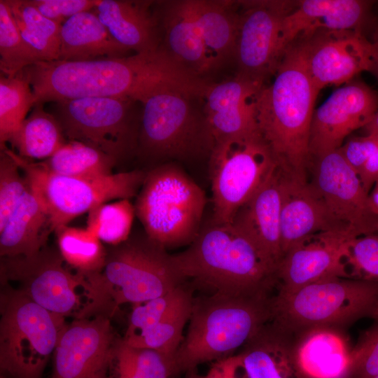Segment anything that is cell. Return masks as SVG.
Listing matches in <instances>:
<instances>
[{
  "label": "cell",
  "instance_id": "obj_1",
  "mask_svg": "<svg viewBox=\"0 0 378 378\" xmlns=\"http://www.w3.org/2000/svg\"><path fill=\"white\" fill-rule=\"evenodd\" d=\"M36 104L83 97H121L143 104L163 91L198 97L203 78L161 48L148 53L87 61L40 62L26 69Z\"/></svg>",
  "mask_w": 378,
  "mask_h": 378
},
{
  "label": "cell",
  "instance_id": "obj_2",
  "mask_svg": "<svg viewBox=\"0 0 378 378\" xmlns=\"http://www.w3.org/2000/svg\"><path fill=\"white\" fill-rule=\"evenodd\" d=\"M306 38L285 50L274 74L254 99L258 131L283 172L307 179L311 160L309 139L319 90L306 63Z\"/></svg>",
  "mask_w": 378,
  "mask_h": 378
},
{
  "label": "cell",
  "instance_id": "obj_3",
  "mask_svg": "<svg viewBox=\"0 0 378 378\" xmlns=\"http://www.w3.org/2000/svg\"><path fill=\"white\" fill-rule=\"evenodd\" d=\"M184 279L224 294L272 291L276 269L232 223L209 225L183 251L172 255Z\"/></svg>",
  "mask_w": 378,
  "mask_h": 378
},
{
  "label": "cell",
  "instance_id": "obj_4",
  "mask_svg": "<svg viewBox=\"0 0 378 378\" xmlns=\"http://www.w3.org/2000/svg\"><path fill=\"white\" fill-rule=\"evenodd\" d=\"M270 291L213 293L193 300L189 326L173 359L174 374L230 356L272 318Z\"/></svg>",
  "mask_w": 378,
  "mask_h": 378
},
{
  "label": "cell",
  "instance_id": "obj_5",
  "mask_svg": "<svg viewBox=\"0 0 378 378\" xmlns=\"http://www.w3.org/2000/svg\"><path fill=\"white\" fill-rule=\"evenodd\" d=\"M92 302L88 317L110 318L122 304H141L176 288L185 281L166 248L143 234L130 235L107 250L99 272L84 273Z\"/></svg>",
  "mask_w": 378,
  "mask_h": 378
},
{
  "label": "cell",
  "instance_id": "obj_6",
  "mask_svg": "<svg viewBox=\"0 0 378 378\" xmlns=\"http://www.w3.org/2000/svg\"><path fill=\"white\" fill-rule=\"evenodd\" d=\"M366 318H378V283L336 277L276 294L270 321L298 337L319 329L340 331Z\"/></svg>",
  "mask_w": 378,
  "mask_h": 378
},
{
  "label": "cell",
  "instance_id": "obj_7",
  "mask_svg": "<svg viewBox=\"0 0 378 378\" xmlns=\"http://www.w3.org/2000/svg\"><path fill=\"white\" fill-rule=\"evenodd\" d=\"M206 204L200 186L176 164L167 162L147 171L134 206L146 235L167 249L193 241Z\"/></svg>",
  "mask_w": 378,
  "mask_h": 378
},
{
  "label": "cell",
  "instance_id": "obj_8",
  "mask_svg": "<svg viewBox=\"0 0 378 378\" xmlns=\"http://www.w3.org/2000/svg\"><path fill=\"white\" fill-rule=\"evenodd\" d=\"M197 98L177 91H163L143 104L136 153L143 160H188L210 154L214 144L204 110Z\"/></svg>",
  "mask_w": 378,
  "mask_h": 378
},
{
  "label": "cell",
  "instance_id": "obj_9",
  "mask_svg": "<svg viewBox=\"0 0 378 378\" xmlns=\"http://www.w3.org/2000/svg\"><path fill=\"white\" fill-rule=\"evenodd\" d=\"M2 286L1 370L11 378H41L66 324L65 317L46 310L9 286Z\"/></svg>",
  "mask_w": 378,
  "mask_h": 378
},
{
  "label": "cell",
  "instance_id": "obj_10",
  "mask_svg": "<svg viewBox=\"0 0 378 378\" xmlns=\"http://www.w3.org/2000/svg\"><path fill=\"white\" fill-rule=\"evenodd\" d=\"M8 150L48 215L54 232L101 204L136 196L147 174L134 169L97 178L67 176L52 173L8 147Z\"/></svg>",
  "mask_w": 378,
  "mask_h": 378
},
{
  "label": "cell",
  "instance_id": "obj_11",
  "mask_svg": "<svg viewBox=\"0 0 378 378\" xmlns=\"http://www.w3.org/2000/svg\"><path fill=\"white\" fill-rule=\"evenodd\" d=\"M58 249L46 246L30 256L1 257V286L22 293L46 310L64 317L86 318L92 302L85 274L67 267Z\"/></svg>",
  "mask_w": 378,
  "mask_h": 378
},
{
  "label": "cell",
  "instance_id": "obj_12",
  "mask_svg": "<svg viewBox=\"0 0 378 378\" xmlns=\"http://www.w3.org/2000/svg\"><path fill=\"white\" fill-rule=\"evenodd\" d=\"M209 156L211 222L231 223L278 166L259 131L217 140Z\"/></svg>",
  "mask_w": 378,
  "mask_h": 378
},
{
  "label": "cell",
  "instance_id": "obj_13",
  "mask_svg": "<svg viewBox=\"0 0 378 378\" xmlns=\"http://www.w3.org/2000/svg\"><path fill=\"white\" fill-rule=\"evenodd\" d=\"M121 97H94L55 102L54 113L68 141L93 146L118 162L135 152L139 123L133 106Z\"/></svg>",
  "mask_w": 378,
  "mask_h": 378
},
{
  "label": "cell",
  "instance_id": "obj_14",
  "mask_svg": "<svg viewBox=\"0 0 378 378\" xmlns=\"http://www.w3.org/2000/svg\"><path fill=\"white\" fill-rule=\"evenodd\" d=\"M234 57L237 76L264 85L284 53L283 21L296 1H243Z\"/></svg>",
  "mask_w": 378,
  "mask_h": 378
},
{
  "label": "cell",
  "instance_id": "obj_15",
  "mask_svg": "<svg viewBox=\"0 0 378 378\" xmlns=\"http://www.w3.org/2000/svg\"><path fill=\"white\" fill-rule=\"evenodd\" d=\"M314 160L312 183L334 218L354 238L378 234V214L370 195L340 150Z\"/></svg>",
  "mask_w": 378,
  "mask_h": 378
},
{
  "label": "cell",
  "instance_id": "obj_16",
  "mask_svg": "<svg viewBox=\"0 0 378 378\" xmlns=\"http://www.w3.org/2000/svg\"><path fill=\"white\" fill-rule=\"evenodd\" d=\"M118 341L110 318L97 315L74 318L60 333L51 378L106 377Z\"/></svg>",
  "mask_w": 378,
  "mask_h": 378
},
{
  "label": "cell",
  "instance_id": "obj_17",
  "mask_svg": "<svg viewBox=\"0 0 378 378\" xmlns=\"http://www.w3.org/2000/svg\"><path fill=\"white\" fill-rule=\"evenodd\" d=\"M378 111V93L359 80L335 90L315 109L310 132L311 160L338 150L345 138L363 128Z\"/></svg>",
  "mask_w": 378,
  "mask_h": 378
},
{
  "label": "cell",
  "instance_id": "obj_18",
  "mask_svg": "<svg viewBox=\"0 0 378 378\" xmlns=\"http://www.w3.org/2000/svg\"><path fill=\"white\" fill-rule=\"evenodd\" d=\"M305 38L307 70L319 91L372 71V46L361 31H321Z\"/></svg>",
  "mask_w": 378,
  "mask_h": 378
},
{
  "label": "cell",
  "instance_id": "obj_19",
  "mask_svg": "<svg viewBox=\"0 0 378 378\" xmlns=\"http://www.w3.org/2000/svg\"><path fill=\"white\" fill-rule=\"evenodd\" d=\"M352 239L342 233L323 232L289 251L277 268L276 294H291L328 279H350L346 257Z\"/></svg>",
  "mask_w": 378,
  "mask_h": 378
},
{
  "label": "cell",
  "instance_id": "obj_20",
  "mask_svg": "<svg viewBox=\"0 0 378 378\" xmlns=\"http://www.w3.org/2000/svg\"><path fill=\"white\" fill-rule=\"evenodd\" d=\"M280 188L284 256L319 233L338 232L352 237L332 215L312 183L281 171Z\"/></svg>",
  "mask_w": 378,
  "mask_h": 378
},
{
  "label": "cell",
  "instance_id": "obj_21",
  "mask_svg": "<svg viewBox=\"0 0 378 378\" xmlns=\"http://www.w3.org/2000/svg\"><path fill=\"white\" fill-rule=\"evenodd\" d=\"M372 1L363 0H303L284 18L281 41L284 50L293 41L321 31H360Z\"/></svg>",
  "mask_w": 378,
  "mask_h": 378
},
{
  "label": "cell",
  "instance_id": "obj_22",
  "mask_svg": "<svg viewBox=\"0 0 378 378\" xmlns=\"http://www.w3.org/2000/svg\"><path fill=\"white\" fill-rule=\"evenodd\" d=\"M281 171L277 167L234 214L232 224L276 269L284 258L281 238Z\"/></svg>",
  "mask_w": 378,
  "mask_h": 378
},
{
  "label": "cell",
  "instance_id": "obj_23",
  "mask_svg": "<svg viewBox=\"0 0 378 378\" xmlns=\"http://www.w3.org/2000/svg\"><path fill=\"white\" fill-rule=\"evenodd\" d=\"M263 85L239 76L212 83L204 97V112L217 140L258 131L254 99Z\"/></svg>",
  "mask_w": 378,
  "mask_h": 378
},
{
  "label": "cell",
  "instance_id": "obj_24",
  "mask_svg": "<svg viewBox=\"0 0 378 378\" xmlns=\"http://www.w3.org/2000/svg\"><path fill=\"white\" fill-rule=\"evenodd\" d=\"M93 11L112 36L135 53L160 48V24L152 1L94 0Z\"/></svg>",
  "mask_w": 378,
  "mask_h": 378
},
{
  "label": "cell",
  "instance_id": "obj_25",
  "mask_svg": "<svg viewBox=\"0 0 378 378\" xmlns=\"http://www.w3.org/2000/svg\"><path fill=\"white\" fill-rule=\"evenodd\" d=\"M158 13L164 31L160 48L192 74L204 78L216 69L200 31L192 16L187 0L162 3Z\"/></svg>",
  "mask_w": 378,
  "mask_h": 378
},
{
  "label": "cell",
  "instance_id": "obj_26",
  "mask_svg": "<svg viewBox=\"0 0 378 378\" xmlns=\"http://www.w3.org/2000/svg\"><path fill=\"white\" fill-rule=\"evenodd\" d=\"M295 337L271 321L238 354L246 378H303L295 360Z\"/></svg>",
  "mask_w": 378,
  "mask_h": 378
},
{
  "label": "cell",
  "instance_id": "obj_27",
  "mask_svg": "<svg viewBox=\"0 0 378 378\" xmlns=\"http://www.w3.org/2000/svg\"><path fill=\"white\" fill-rule=\"evenodd\" d=\"M130 52L112 36L94 11L78 13L62 24L58 60L123 57Z\"/></svg>",
  "mask_w": 378,
  "mask_h": 378
},
{
  "label": "cell",
  "instance_id": "obj_28",
  "mask_svg": "<svg viewBox=\"0 0 378 378\" xmlns=\"http://www.w3.org/2000/svg\"><path fill=\"white\" fill-rule=\"evenodd\" d=\"M351 350L340 331L315 330L295 337V360L303 378H345Z\"/></svg>",
  "mask_w": 378,
  "mask_h": 378
},
{
  "label": "cell",
  "instance_id": "obj_29",
  "mask_svg": "<svg viewBox=\"0 0 378 378\" xmlns=\"http://www.w3.org/2000/svg\"><path fill=\"white\" fill-rule=\"evenodd\" d=\"M50 218L29 186L0 229V256H30L46 247L53 232Z\"/></svg>",
  "mask_w": 378,
  "mask_h": 378
},
{
  "label": "cell",
  "instance_id": "obj_30",
  "mask_svg": "<svg viewBox=\"0 0 378 378\" xmlns=\"http://www.w3.org/2000/svg\"><path fill=\"white\" fill-rule=\"evenodd\" d=\"M192 16L216 68L234 59L240 13L234 1L187 0Z\"/></svg>",
  "mask_w": 378,
  "mask_h": 378
},
{
  "label": "cell",
  "instance_id": "obj_31",
  "mask_svg": "<svg viewBox=\"0 0 378 378\" xmlns=\"http://www.w3.org/2000/svg\"><path fill=\"white\" fill-rule=\"evenodd\" d=\"M67 139L57 118L36 104L8 143L19 156L35 161L53 155Z\"/></svg>",
  "mask_w": 378,
  "mask_h": 378
},
{
  "label": "cell",
  "instance_id": "obj_32",
  "mask_svg": "<svg viewBox=\"0 0 378 378\" xmlns=\"http://www.w3.org/2000/svg\"><path fill=\"white\" fill-rule=\"evenodd\" d=\"M22 37L41 62L59 59L62 24L41 14L31 0H8Z\"/></svg>",
  "mask_w": 378,
  "mask_h": 378
},
{
  "label": "cell",
  "instance_id": "obj_33",
  "mask_svg": "<svg viewBox=\"0 0 378 378\" xmlns=\"http://www.w3.org/2000/svg\"><path fill=\"white\" fill-rule=\"evenodd\" d=\"M38 162L52 173L79 178L111 175L118 163L113 156L76 141H67L50 158Z\"/></svg>",
  "mask_w": 378,
  "mask_h": 378
},
{
  "label": "cell",
  "instance_id": "obj_34",
  "mask_svg": "<svg viewBox=\"0 0 378 378\" xmlns=\"http://www.w3.org/2000/svg\"><path fill=\"white\" fill-rule=\"evenodd\" d=\"M36 104L26 69L0 76V145H6Z\"/></svg>",
  "mask_w": 378,
  "mask_h": 378
},
{
  "label": "cell",
  "instance_id": "obj_35",
  "mask_svg": "<svg viewBox=\"0 0 378 378\" xmlns=\"http://www.w3.org/2000/svg\"><path fill=\"white\" fill-rule=\"evenodd\" d=\"M58 250L66 263L83 273L102 270L107 250L87 228L64 226L55 231Z\"/></svg>",
  "mask_w": 378,
  "mask_h": 378
},
{
  "label": "cell",
  "instance_id": "obj_36",
  "mask_svg": "<svg viewBox=\"0 0 378 378\" xmlns=\"http://www.w3.org/2000/svg\"><path fill=\"white\" fill-rule=\"evenodd\" d=\"M193 300L186 301L151 328L122 340L131 347L155 349L174 359L183 341V330L190 319Z\"/></svg>",
  "mask_w": 378,
  "mask_h": 378
},
{
  "label": "cell",
  "instance_id": "obj_37",
  "mask_svg": "<svg viewBox=\"0 0 378 378\" xmlns=\"http://www.w3.org/2000/svg\"><path fill=\"white\" fill-rule=\"evenodd\" d=\"M134 216L130 200L103 203L88 212L87 229L102 243L117 246L131 235Z\"/></svg>",
  "mask_w": 378,
  "mask_h": 378
},
{
  "label": "cell",
  "instance_id": "obj_38",
  "mask_svg": "<svg viewBox=\"0 0 378 378\" xmlns=\"http://www.w3.org/2000/svg\"><path fill=\"white\" fill-rule=\"evenodd\" d=\"M35 52L21 36L8 0H0V69L13 76L40 62Z\"/></svg>",
  "mask_w": 378,
  "mask_h": 378
},
{
  "label": "cell",
  "instance_id": "obj_39",
  "mask_svg": "<svg viewBox=\"0 0 378 378\" xmlns=\"http://www.w3.org/2000/svg\"><path fill=\"white\" fill-rule=\"evenodd\" d=\"M192 298V290L182 284L161 296L135 304L123 338L138 335L156 325Z\"/></svg>",
  "mask_w": 378,
  "mask_h": 378
},
{
  "label": "cell",
  "instance_id": "obj_40",
  "mask_svg": "<svg viewBox=\"0 0 378 378\" xmlns=\"http://www.w3.org/2000/svg\"><path fill=\"white\" fill-rule=\"evenodd\" d=\"M28 188V182L9 153L7 145H0V229L6 225Z\"/></svg>",
  "mask_w": 378,
  "mask_h": 378
},
{
  "label": "cell",
  "instance_id": "obj_41",
  "mask_svg": "<svg viewBox=\"0 0 378 378\" xmlns=\"http://www.w3.org/2000/svg\"><path fill=\"white\" fill-rule=\"evenodd\" d=\"M346 263L350 279L378 283V234L351 239Z\"/></svg>",
  "mask_w": 378,
  "mask_h": 378
},
{
  "label": "cell",
  "instance_id": "obj_42",
  "mask_svg": "<svg viewBox=\"0 0 378 378\" xmlns=\"http://www.w3.org/2000/svg\"><path fill=\"white\" fill-rule=\"evenodd\" d=\"M378 375V318L360 335L351 350L345 378H374Z\"/></svg>",
  "mask_w": 378,
  "mask_h": 378
},
{
  "label": "cell",
  "instance_id": "obj_43",
  "mask_svg": "<svg viewBox=\"0 0 378 378\" xmlns=\"http://www.w3.org/2000/svg\"><path fill=\"white\" fill-rule=\"evenodd\" d=\"M130 348L136 369L142 378H169L174 374L172 358L152 349Z\"/></svg>",
  "mask_w": 378,
  "mask_h": 378
},
{
  "label": "cell",
  "instance_id": "obj_44",
  "mask_svg": "<svg viewBox=\"0 0 378 378\" xmlns=\"http://www.w3.org/2000/svg\"><path fill=\"white\" fill-rule=\"evenodd\" d=\"M46 18L62 24L74 15L93 10L94 0H31Z\"/></svg>",
  "mask_w": 378,
  "mask_h": 378
},
{
  "label": "cell",
  "instance_id": "obj_45",
  "mask_svg": "<svg viewBox=\"0 0 378 378\" xmlns=\"http://www.w3.org/2000/svg\"><path fill=\"white\" fill-rule=\"evenodd\" d=\"M339 150L346 162L358 174L369 158L378 150V135L366 134L351 139Z\"/></svg>",
  "mask_w": 378,
  "mask_h": 378
},
{
  "label": "cell",
  "instance_id": "obj_46",
  "mask_svg": "<svg viewBox=\"0 0 378 378\" xmlns=\"http://www.w3.org/2000/svg\"><path fill=\"white\" fill-rule=\"evenodd\" d=\"M242 370L239 354L216 360L204 377L199 378H239Z\"/></svg>",
  "mask_w": 378,
  "mask_h": 378
},
{
  "label": "cell",
  "instance_id": "obj_47",
  "mask_svg": "<svg viewBox=\"0 0 378 378\" xmlns=\"http://www.w3.org/2000/svg\"><path fill=\"white\" fill-rule=\"evenodd\" d=\"M115 358L118 378H142L136 369L130 346L122 340L118 342Z\"/></svg>",
  "mask_w": 378,
  "mask_h": 378
},
{
  "label": "cell",
  "instance_id": "obj_48",
  "mask_svg": "<svg viewBox=\"0 0 378 378\" xmlns=\"http://www.w3.org/2000/svg\"><path fill=\"white\" fill-rule=\"evenodd\" d=\"M359 179L365 190H370L378 179V150L373 153L358 173Z\"/></svg>",
  "mask_w": 378,
  "mask_h": 378
},
{
  "label": "cell",
  "instance_id": "obj_49",
  "mask_svg": "<svg viewBox=\"0 0 378 378\" xmlns=\"http://www.w3.org/2000/svg\"><path fill=\"white\" fill-rule=\"evenodd\" d=\"M372 46L374 66L372 73L378 78V28H377L370 40Z\"/></svg>",
  "mask_w": 378,
  "mask_h": 378
},
{
  "label": "cell",
  "instance_id": "obj_50",
  "mask_svg": "<svg viewBox=\"0 0 378 378\" xmlns=\"http://www.w3.org/2000/svg\"><path fill=\"white\" fill-rule=\"evenodd\" d=\"M363 128L366 134L378 135V111L374 113L369 122Z\"/></svg>",
  "mask_w": 378,
  "mask_h": 378
},
{
  "label": "cell",
  "instance_id": "obj_51",
  "mask_svg": "<svg viewBox=\"0 0 378 378\" xmlns=\"http://www.w3.org/2000/svg\"><path fill=\"white\" fill-rule=\"evenodd\" d=\"M369 195L373 209L378 214V179L374 183L371 193Z\"/></svg>",
  "mask_w": 378,
  "mask_h": 378
},
{
  "label": "cell",
  "instance_id": "obj_52",
  "mask_svg": "<svg viewBox=\"0 0 378 378\" xmlns=\"http://www.w3.org/2000/svg\"><path fill=\"white\" fill-rule=\"evenodd\" d=\"M194 378H195V377H194Z\"/></svg>",
  "mask_w": 378,
  "mask_h": 378
},
{
  "label": "cell",
  "instance_id": "obj_53",
  "mask_svg": "<svg viewBox=\"0 0 378 378\" xmlns=\"http://www.w3.org/2000/svg\"><path fill=\"white\" fill-rule=\"evenodd\" d=\"M104 378H106V377H104Z\"/></svg>",
  "mask_w": 378,
  "mask_h": 378
}]
</instances>
